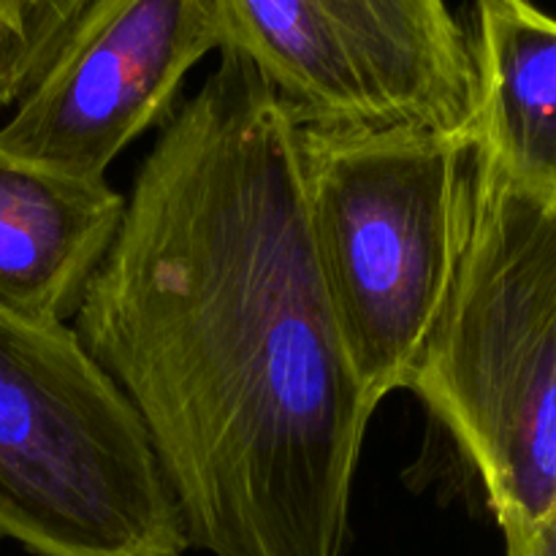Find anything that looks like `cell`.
<instances>
[{"instance_id":"cell-1","label":"cell","mask_w":556,"mask_h":556,"mask_svg":"<svg viewBox=\"0 0 556 556\" xmlns=\"http://www.w3.org/2000/svg\"><path fill=\"white\" fill-rule=\"evenodd\" d=\"M74 331L212 556H342L372 407L304 215L296 123L231 49L168 117Z\"/></svg>"},{"instance_id":"cell-2","label":"cell","mask_w":556,"mask_h":556,"mask_svg":"<svg viewBox=\"0 0 556 556\" xmlns=\"http://www.w3.org/2000/svg\"><path fill=\"white\" fill-rule=\"evenodd\" d=\"M304 215L331 313L378 410L432 340L476 204L472 134L296 125Z\"/></svg>"},{"instance_id":"cell-3","label":"cell","mask_w":556,"mask_h":556,"mask_svg":"<svg viewBox=\"0 0 556 556\" xmlns=\"http://www.w3.org/2000/svg\"><path fill=\"white\" fill-rule=\"evenodd\" d=\"M407 391L459 445L500 530L556 508V206L478 147L470 239Z\"/></svg>"},{"instance_id":"cell-4","label":"cell","mask_w":556,"mask_h":556,"mask_svg":"<svg viewBox=\"0 0 556 556\" xmlns=\"http://www.w3.org/2000/svg\"><path fill=\"white\" fill-rule=\"evenodd\" d=\"M0 538L38 556L190 548L147 427L74 326L0 313Z\"/></svg>"},{"instance_id":"cell-5","label":"cell","mask_w":556,"mask_h":556,"mask_svg":"<svg viewBox=\"0 0 556 556\" xmlns=\"http://www.w3.org/2000/svg\"><path fill=\"white\" fill-rule=\"evenodd\" d=\"M223 49L296 125L472 134L470 36L448 0H212Z\"/></svg>"},{"instance_id":"cell-6","label":"cell","mask_w":556,"mask_h":556,"mask_svg":"<svg viewBox=\"0 0 556 556\" xmlns=\"http://www.w3.org/2000/svg\"><path fill=\"white\" fill-rule=\"evenodd\" d=\"M223 49L212 0H90L0 147L81 177H106L144 130L166 125L185 76Z\"/></svg>"},{"instance_id":"cell-7","label":"cell","mask_w":556,"mask_h":556,"mask_svg":"<svg viewBox=\"0 0 556 556\" xmlns=\"http://www.w3.org/2000/svg\"><path fill=\"white\" fill-rule=\"evenodd\" d=\"M125 217L106 177H81L0 147V313L43 326L76 318Z\"/></svg>"},{"instance_id":"cell-8","label":"cell","mask_w":556,"mask_h":556,"mask_svg":"<svg viewBox=\"0 0 556 556\" xmlns=\"http://www.w3.org/2000/svg\"><path fill=\"white\" fill-rule=\"evenodd\" d=\"M472 139L483 157L556 206V16L535 0H476Z\"/></svg>"},{"instance_id":"cell-9","label":"cell","mask_w":556,"mask_h":556,"mask_svg":"<svg viewBox=\"0 0 556 556\" xmlns=\"http://www.w3.org/2000/svg\"><path fill=\"white\" fill-rule=\"evenodd\" d=\"M90 0H0V109L20 101Z\"/></svg>"},{"instance_id":"cell-10","label":"cell","mask_w":556,"mask_h":556,"mask_svg":"<svg viewBox=\"0 0 556 556\" xmlns=\"http://www.w3.org/2000/svg\"><path fill=\"white\" fill-rule=\"evenodd\" d=\"M503 535L505 556H556V508L535 525Z\"/></svg>"}]
</instances>
